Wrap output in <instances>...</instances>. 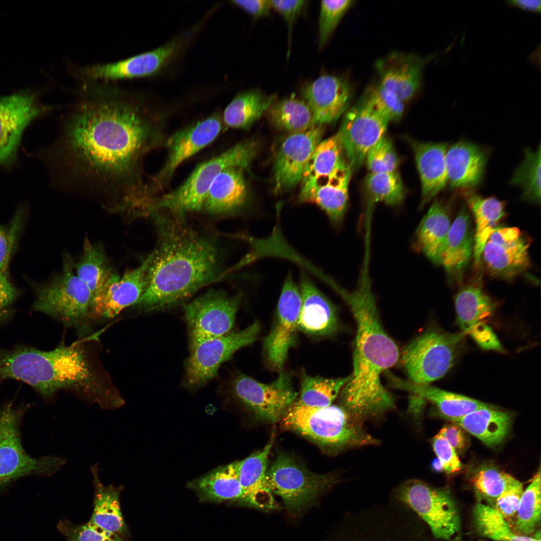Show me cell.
<instances>
[{
    "mask_svg": "<svg viewBox=\"0 0 541 541\" xmlns=\"http://www.w3.org/2000/svg\"><path fill=\"white\" fill-rule=\"evenodd\" d=\"M140 108L117 97L87 100L39 156L64 188L110 198L129 210L140 200L139 166L150 132Z\"/></svg>",
    "mask_w": 541,
    "mask_h": 541,
    "instance_id": "1",
    "label": "cell"
},
{
    "mask_svg": "<svg viewBox=\"0 0 541 541\" xmlns=\"http://www.w3.org/2000/svg\"><path fill=\"white\" fill-rule=\"evenodd\" d=\"M151 213L157 240L148 255L147 288L135 304L146 311L181 301L222 276L212 237L192 228L184 215L161 210Z\"/></svg>",
    "mask_w": 541,
    "mask_h": 541,
    "instance_id": "2",
    "label": "cell"
},
{
    "mask_svg": "<svg viewBox=\"0 0 541 541\" xmlns=\"http://www.w3.org/2000/svg\"><path fill=\"white\" fill-rule=\"evenodd\" d=\"M335 289L349 306L357 325L354 370L340 391L341 399L343 407L361 421L394 407V400L382 385L381 375L397 362L399 350L381 324L368 268L362 269L354 291L338 286Z\"/></svg>",
    "mask_w": 541,
    "mask_h": 541,
    "instance_id": "3",
    "label": "cell"
},
{
    "mask_svg": "<svg viewBox=\"0 0 541 541\" xmlns=\"http://www.w3.org/2000/svg\"><path fill=\"white\" fill-rule=\"evenodd\" d=\"M283 417L288 428L333 450L380 443L343 406L312 407L294 402Z\"/></svg>",
    "mask_w": 541,
    "mask_h": 541,
    "instance_id": "4",
    "label": "cell"
},
{
    "mask_svg": "<svg viewBox=\"0 0 541 541\" xmlns=\"http://www.w3.org/2000/svg\"><path fill=\"white\" fill-rule=\"evenodd\" d=\"M71 373L70 359L62 345L48 351L24 346L0 349V381L14 379L23 381L44 398L62 390Z\"/></svg>",
    "mask_w": 541,
    "mask_h": 541,
    "instance_id": "5",
    "label": "cell"
},
{
    "mask_svg": "<svg viewBox=\"0 0 541 541\" xmlns=\"http://www.w3.org/2000/svg\"><path fill=\"white\" fill-rule=\"evenodd\" d=\"M257 150L256 142L244 141L200 163L181 185L154 201L151 212L161 210L184 215L186 213L201 210L209 188L218 174L231 167L246 168L255 156Z\"/></svg>",
    "mask_w": 541,
    "mask_h": 541,
    "instance_id": "6",
    "label": "cell"
},
{
    "mask_svg": "<svg viewBox=\"0 0 541 541\" xmlns=\"http://www.w3.org/2000/svg\"><path fill=\"white\" fill-rule=\"evenodd\" d=\"M25 408L8 403L0 409V491L21 477L52 476L66 464L64 457H34L24 449L20 424Z\"/></svg>",
    "mask_w": 541,
    "mask_h": 541,
    "instance_id": "7",
    "label": "cell"
},
{
    "mask_svg": "<svg viewBox=\"0 0 541 541\" xmlns=\"http://www.w3.org/2000/svg\"><path fill=\"white\" fill-rule=\"evenodd\" d=\"M32 310L43 313L67 326L84 325L91 317L90 292L74 272L70 256H64L63 269L51 281L34 287Z\"/></svg>",
    "mask_w": 541,
    "mask_h": 541,
    "instance_id": "8",
    "label": "cell"
},
{
    "mask_svg": "<svg viewBox=\"0 0 541 541\" xmlns=\"http://www.w3.org/2000/svg\"><path fill=\"white\" fill-rule=\"evenodd\" d=\"M393 500L412 510L436 538L456 540L461 530L459 512L448 489L433 487L421 480L410 479L395 489Z\"/></svg>",
    "mask_w": 541,
    "mask_h": 541,
    "instance_id": "9",
    "label": "cell"
},
{
    "mask_svg": "<svg viewBox=\"0 0 541 541\" xmlns=\"http://www.w3.org/2000/svg\"><path fill=\"white\" fill-rule=\"evenodd\" d=\"M465 334L431 329L412 341L404 350L400 360L409 381L428 385L442 378L454 365Z\"/></svg>",
    "mask_w": 541,
    "mask_h": 541,
    "instance_id": "10",
    "label": "cell"
},
{
    "mask_svg": "<svg viewBox=\"0 0 541 541\" xmlns=\"http://www.w3.org/2000/svg\"><path fill=\"white\" fill-rule=\"evenodd\" d=\"M265 479L272 492L281 497L293 511L308 506L338 481L332 474L311 471L284 453H279L268 466Z\"/></svg>",
    "mask_w": 541,
    "mask_h": 541,
    "instance_id": "11",
    "label": "cell"
},
{
    "mask_svg": "<svg viewBox=\"0 0 541 541\" xmlns=\"http://www.w3.org/2000/svg\"><path fill=\"white\" fill-rule=\"evenodd\" d=\"M240 298L210 291L184 306L190 352L207 340L229 333L234 325Z\"/></svg>",
    "mask_w": 541,
    "mask_h": 541,
    "instance_id": "12",
    "label": "cell"
},
{
    "mask_svg": "<svg viewBox=\"0 0 541 541\" xmlns=\"http://www.w3.org/2000/svg\"><path fill=\"white\" fill-rule=\"evenodd\" d=\"M274 381L263 383L244 374L230 381L231 396L260 420L274 423L283 416L295 402L297 393L291 377L282 373Z\"/></svg>",
    "mask_w": 541,
    "mask_h": 541,
    "instance_id": "13",
    "label": "cell"
},
{
    "mask_svg": "<svg viewBox=\"0 0 541 541\" xmlns=\"http://www.w3.org/2000/svg\"><path fill=\"white\" fill-rule=\"evenodd\" d=\"M260 330L254 321L245 329L207 340L190 352L185 364V385L198 389L215 378L224 362L239 349L253 343Z\"/></svg>",
    "mask_w": 541,
    "mask_h": 541,
    "instance_id": "14",
    "label": "cell"
},
{
    "mask_svg": "<svg viewBox=\"0 0 541 541\" xmlns=\"http://www.w3.org/2000/svg\"><path fill=\"white\" fill-rule=\"evenodd\" d=\"M389 122L363 98L347 112L337 133L352 170L363 163L369 150L385 135Z\"/></svg>",
    "mask_w": 541,
    "mask_h": 541,
    "instance_id": "15",
    "label": "cell"
},
{
    "mask_svg": "<svg viewBox=\"0 0 541 541\" xmlns=\"http://www.w3.org/2000/svg\"><path fill=\"white\" fill-rule=\"evenodd\" d=\"M291 273L286 277L278 303L273 328L263 342V351L269 366L281 371L289 351L295 342L301 306L300 289Z\"/></svg>",
    "mask_w": 541,
    "mask_h": 541,
    "instance_id": "16",
    "label": "cell"
},
{
    "mask_svg": "<svg viewBox=\"0 0 541 541\" xmlns=\"http://www.w3.org/2000/svg\"><path fill=\"white\" fill-rule=\"evenodd\" d=\"M529 245L518 228L497 226L487 239L481 257L492 276L512 279L528 268Z\"/></svg>",
    "mask_w": 541,
    "mask_h": 541,
    "instance_id": "17",
    "label": "cell"
},
{
    "mask_svg": "<svg viewBox=\"0 0 541 541\" xmlns=\"http://www.w3.org/2000/svg\"><path fill=\"white\" fill-rule=\"evenodd\" d=\"M324 132V125H316L302 132L290 133L282 142L274 160L275 193L291 189L301 181L306 164L321 141Z\"/></svg>",
    "mask_w": 541,
    "mask_h": 541,
    "instance_id": "18",
    "label": "cell"
},
{
    "mask_svg": "<svg viewBox=\"0 0 541 541\" xmlns=\"http://www.w3.org/2000/svg\"><path fill=\"white\" fill-rule=\"evenodd\" d=\"M43 112L44 108L32 95L0 98V165L9 166L15 162L25 129Z\"/></svg>",
    "mask_w": 541,
    "mask_h": 541,
    "instance_id": "19",
    "label": "cell"
},
{
    "mask_svg": "<svg viewBox=\"0 0 541 541\" xmlns=\"http://www.w3.org/2000/svg\"><path fill=\"white\" fill-rule=\"evenodd\" d=\"M187 36L177 38L160 47L115 63L88 67L83 75L91 80H117L151 76L159 72L181 49Z\"/></svg>",
    "mask_w": 541,
    "mask_h": 541,
    "instance_id": "20",
    "label": "cell"
},
{
    "mask_svg": "<svg viewBox=\"0 0 541 541\" xmlns=\"http://www.w3.org/2000/svg\"><path fill=\"white\" fill-rule=\"evenodd\" d=\"M149 258L122 277L113 273L101 296L93 303L91 317L112 319L123 310L135 305L148 284Z\"/></svg>",
    "mask_w": 541,
    "mask_h": 541,
    "instance_id": "21",
    "label": "cell"
},
{
    "mask_svg": "<svg viewBox=\"0 0 541 541\" xmlns=\"http://www.w3.org/2000/svg\"><path fill=\"white\" fill-rule=\"evenodd\" d=\"M352 169L347 162L330 175L301 183V202L316 204L335 225L343 221L348 206V187Z\"/></svg>",
    "mask_w": 541,
    "mask_h": 541,
    "instance_id": "22",
    "label": "cell"
},
{
    "mask_svg": "<svg viewBox=\"0 0 541 541\" xmlns=\"http://www.w3.org/2000/svg\"><path fill=\"white\" fill-rule=\"evenodd\" d=\"M302 94L315 124L324 125L337 120L345 112L351 102L353 90L345 79L325 75L306 85Z\"/></svg>",
    "mask_w": 541,
    "mask_h": 541,
    "instance_id": "23",
    "label": "cell"
},
{
    "mask_svg": "<svg viewBox=\"0 0 541 541\" xmlns=\"http://www.w3.org/2000/svg\"><path fill=\"white\" fill-rule=\"evenodd\" d=\"M222 124L216 114L174 133L167 141V157L157 180H168L183 161L211 143L219 134Z\"/></svg>",
    "mask_w": 541,
    "mask_h": 541,
    "instance_id": "24",
    "label": "cell"
},
{
    "mask_svg": "<svg viewBox=\"0 0 541 541\" xmlns=\"http://www.w3.org/2000/svg\"><path fill=\"white\" fill-rule=\"evenodd\" d=\"M434 55L422 57L413 54L393 52L377 61L379 84L404 102L411 99L419 88L425 65Z\"/></svg>",
    "mask_w": 541,
    "mask_h": 541,
    "instance_id": "25",
    "label": "cell"
},
{
    "mask_svg": "<svg viewBox=\"0 0 541 541\" xmlns=\"http://www.w3.org/2000/svg\"><path fill=\"white\" fill-rule=\"evenodd\" d=\"M488 157V150L468 141H459L448 146L445 160L450 189L458 191L480 185Z\"/></svg>",
    "mask_w": 541,
    "mask_h": 541,
    "instance_id": "26",
    "label": "cell"
},
{
    "mask_svg": "<svg viewBox=\"0 0 541 541\" xmlns=\"http://www.w3.org/2000/svg\"><path fill=\"white\" fill-rule=\"evenodd\" d=\"M274 439L273 435L262 449L236 461L239 482L243 491L240 504L263 510L277 508L273 493L265 479Z\"/></svg>",
    "mask_w": 541,
    "mask_h": 541,
    "instance_id": "27",
    "label": "cell"
},
{
    "mask_svg": "<svg viewBox=\"0 0 541 541\" xmlns=\"http://www.w3.org/2000/svg\"><path fill=\"white\" fill-rule=\"evenodd\" d=\"M300 291L301 306L298 329L316 336L332 333L337 326L336 309L305 273L301 276Z\"/></svg>",
    "mask_w": 541,
    "mask_h": 541,
    "instance_id": "28",
    "label": "cell"
},
{
    "mask_svg": "<svg viewBox=\"0 0 541 541\" xmlns=\"http://www.w3.org/2000/svg\"><path fill=\"white\" fill-rule=\"evenodd\" d=\"M387 377L393 387L406 390L411 394L410 406H423L424 401L427 400L435 404L440 413L453 422L476 410L491 406L479 400L429 385L414 384L389 373Z\"/></svg>",
    "mask_w": 541,
    "mask_h": 541,
    "instance_id": "29",
    "label": "cell"
},
{
    "mask_svg": "<svg viewBox=\"0 0 541 541\" xmlns=\"http://www.w3.org/2000/svg\"><path fill=\"white\" fill-rule=\"evenodd\" d=\"M97 464H93L91 467L94 496L93 510L89 521L123 539H127L130 532L120 506V495L123 486L105 485L100 479Z\"/></svg>",
    "mask_w": 541,
    "mask_h": 541,
    "instance_id": "30",
    "label": "cell"
},
{
    "mask_svg": "<svg viewBox=\"0 0 541 541\" xmlns=\"http://www.w3.org/2000/svg\"><path fill=\"white\" fill-rule=\"evenodd\" d=\"M474 234L470 215L466 207L462 206L451 225L440 264L450 278L460 279L473 254Z\"/></svg>",
    "mask_w": 541,
    "mask_h": 541,
    "instance_id": "31",
    "label": "cell"
},
{
    "mask_svg": "<svg viewBox=\"0 0 541 541\" xmlns=\"http://www.w3.org/2000/svg\"><path fill=\"white\" fill-rule=\"evenodd\" d=\"M422 189L421 205H425L448 184L445 142L412 143Z\"/></svg>",
    "mask_w": 541,
    "mask_h": 541,
    "instance_id": "32",
    "label": "cell"
},
{
    "mask_svg": "<svg viewBox=\"0 0 541 541\" xmlns=\"http://www.w3.org/2000/svg\"><path fill=\"white\" fill-rule=\"evenodd\" d=\"M186 486L201 502L240 504L243 497L236 461L219 466L188 482Z\"/></svg>",
    "mask_w": 541,
    "mask_h": 541,
    "instance_id": "33",
    "label": "cell"
},
{
    "mask_svg": "<svg viewBox=\"0 0 541 541\" xmlns=\"http://www.w3.org/2000/svg\"><path fill=\"white\" fill-rule=\"evenodd\" d=\"M244 170L231 167L218 174L209 188L204 203L203 208L208 212L229 213L244 206L248 197Z\"/></svg>",
    "mask_w": 541,
    "mask_h": 541,
    "instance_id": "34",
    "label": "cell"
},
{
    "mask_svg": "<svg viewBox=\"0 0 541 541\" xmlns=\"http://www.w3.org/2000/svg\"><path fill=\"white\" fill-rule=\"evenodd\" d=\"M450 205L449 202L434 201L416 232L418 248L436 264H440L442 253L451 225Z\"/></svg>",
    "mask_w": 541,
    "mask_h": 541,
    "instance_id": "35",
    "label": "cell"
},
{
    "mask_svg": "<svg viewBox=\"0 0 541 541\" xmlns=\"http://www.w3.org/2000/svg\"><path fill=\"white\" fill-rule=\"evenodd\" d=\"M472 211L475 221L473 256L478 266L484 245L497 224L505 214V203L494 196L484 197L474 189L458 191Z\"/></svg>",
    "mask_w": 541,
    "mask_h": 541,
    "instance_id": "36",
    "label": "cell"
},
{
    "mask_svg": "<svg viewBox=\"0 0 541 541\" xmlns=\"http://www.w3.org/2000/svg\"><path fill=\"white\" fill-rule=\"evenodd\" d=\"M488 446L500 444L510 429L511 417L508 412L492 406L473 411L454 421Z\"/></svg>",
    "mask_w": 541,
    "mask_h": 541,
    "instance_id": "37",
    "label": "cell"
},
{
    "mask_svg": "<svg viewBox=\"0 0 541 541\" xmlns=\"http://www.w3.org/2000/svg\"><path fill=\"white\" fill-rule=\"evenodd\" d=\"M74 268L77 276L90 292L92 307L103 292L114 273L100 244H93L86 238L83 253Z\"/></svg>",
    "mask_w": 541,
    "mask_h": 541,
    "instance_id": "38",
    "label": "cell"
},
{
    "mask_svg": "<svg viewBox=\"0 0 541 541\" xmlns=\"http://www.w3.org/2000/svg\"><path fill=\"white\" fill-rule=\"evenodd\" d=\"M457 324L467 334L474 326L484 323L493 314L495 303L480 285L462 287L454 299Z\"/></svg>",
    "mask_w": 541,
    "mask_h": 541,
    "instance_id": "39",
    "label": "cell"
},
{
    "mask_svg": "<svg viewBox=\"0 0 541 541\" xmlns=\"http://www.w3.org/2000/svg\"><path fill=\"white\" fill-rule=\"evenodd\" d=\"M275 98V95H266L258 89L240 93L225 108L224 123L230 128L247 129L267 111Z\"/></svg>",
    "mask_w": 541,
    "mask_h": 541,
    "instance_id": "40",
    "label": "cell"
},
{
    "mask_svg": "<svg viewBox=\"0 0 541 541\" xmlns=\"http://www.w3.org/2000/svg\"><path fill=\"white\" fill-rule=\"evenodd\" d=\"M267 111L274 126L291 133L302 132L316 125L308 105L294 95L274 103Z\"/></svg>",
    "mask_w": 541,
    "mask_h": 541,
    "instance_id": "41",
    "label": "cell"
},
{
    "mask_svg": "<svg viewBox=\"0 0 541 541\" xmlns=\"http://www.w3.org/2000/svg\"><path fill=\"white\" fill-rule=\"evenodd\" d=\"M338 133L321 141L309 158L301 183L315 181L330 175L346 162Z\"/></svg>",
    "mask_w": 541,
    "mask_h": 541,
    "instance_id": "42",
    "label": "cell"
},
{
    "mask_svg": "<svg viewBox=\"0 0 541 541\" xmlns=\"http://www.w3.org/2000/svg\"><path fill=\"white\" fill-rule=\"evenodd\" d=\"M473 517L477 531L484 537L495 541H540L539 531L533 537L517 533L491 505L477 503Z\"/></svg>",
    "mask_w": 541,
    "mask_h": 541,
    "instance_id": "43",
    "label": "cell"
},
{
    "mask_svg": "<svg viewBox=\"0 0 541 541\" xmlns=\"http://www.w3.org/2000/svg\"><path fill=\"white\" fill-rule=\"evenodd\" d=\"M350 378V376L328 379L304 374L301 379L300 396L297 402L309 406H329L332 405Z\"/></svg>",
    "mask_w": 541,
    "mask_h": 541,
    "instance_id": "44",
    "label": "cell"
},
{
    "mask_svg": "<svg viewBox=\"0 0 541 541\" xmlns=\"http://www.w3.org/2000/svg\"><path fill=\"white\" fill-rule=\"evenodd\" d=\"M509 184L519 186L521 198L536 204L540 203V145L535 151L526 148L524 159L514 171Z\"/></svg>",
    "mask_w": 541,
    "mask_h": 541,
    "instance_id": "45",
    "label": "cell"
},
{
    "mask_svg": "<svg viewBox=\"0 0 541 541\" xmlns=\"http://www.w3.org/2000/svg\"><path fill=\"white\" fill-rule=\"evenodd\" d=\"M540 471L534 476L520 498L513 529L518 534L529 536L534 532L540 520Z\"/></svg>",
    "mask_w": 541,
    "mask_h": 541,
    "instance_id": "46",
    "label": "cell"
},
{
    "mask_svg": "<svg viewBox=\"0 0 541 541\" xmlns=\"http://www.w3.org/2000/svg\"><path fill=\"white\" fill-rule=\"evenodd\" d=\"M366 192L371 203L382 202L391 206L401 204L405 188L398 172L369 173L365 179Z\"/></svg>",
    "mask_w": 541,
    "mask_h": 541,
    "instance_id": "47",
    "label": "cell"
},
{
    "mask_svg": "<svg viewBox=\"0 0 541 541\" xmlns=\"http://www.w3.org/2000/svg\"><path fill=\"white\" fill-rule=\"evenodd\" d=\"M517 481L509 474L490 466L480 467L471 477V482L477 492L493 502Z\"/></svg>",
    "mask_w": 541,
    "mask_h": 541,
    "instance_id": "48",
    "label": "cell"
},
{
    "mask_svg": "<svg viewBox=\"0 0 541 541\" xmlns=\"http://www.w3.org/2000/svg\"><path fill=\"white\" fill-rule=\"evenodd\" d=\"M363 98L389 122H396L402 116L404 102L380 84L369 88Z\"/></svg>",
    "mask_w": 541,
    "mask_h": 541,
    "instance_id": "49",
    "label": "cell"
},
{
    "mask_svg": "<svg viewBox=\"0 0 541 541\" xmlns=\"http://www.w3.org/2000/svg\"><path fill=\"white\" fill-rule=\"evenodd\" d=\"M351 0L322 1L319 20V47L329 40L343 16L352 6Z\"/></svg>",
    "mask_w": 541,
    "mask_h": 541,
    "instance_id": "50",
    "label": "cell"
},
{
    "mask_svg": "<svg viewBox=\"0 0 541 541\" xmlns=\"http://www.w3.org/2000/svg\"><path fill=\"white\" fill-rule=\"evenodd\" d=\"M57 528L66 541H128L93 524L89 521L74 524L66 519H61Z\"/></svg>",
    "mask_w": 541,
    "mask_h": 541,
    "instance_id": "51",
    "label": "cell"
},
{
    "mask_svg": "<svg viewBox=\"0 0 541 541\" xmlns=\"http://www.w3.org/2000/svg\"><path fill=\"white\" fill-rule=\"evenodd\" d=\"M25 218V210L21 208L8 226L0 224V272H8V265L16 250Z\"/></svg>",
    "mask_w": 541,
    "mask_h": 541,
    "instance_id": "52",
    "label": "cell"
},
{
    "mask_svg": "<svg viewBox=\"0 0 541 541\" xmlns=\"http://www.w3.org/2000/svg\"><path fill=\"white\" fill-rule=\"evenodd\" d=\"M365 160L370 173L396 171L398 159L391 141L384 135L368 151Z\"/></svg>",
    "mask_w": 541,
    "mask_h": 541,
    "instance_id": "53",
    "label": "cell"
},
{
    "mask_svg": "<svg viewBox=\"0 0 541 541\" xmlns=\"http://www.w3.org/2000/svg\"><path fill=\"white\" fill-rule=\"evenodd\" d=\"M523 492L522 484L517 480L496 499L492 506L512 527Z\"/></svg>",
    "mask_w": 541,
    "mask_h": 541,
    "instance_id": "54",
    "label": "cell"
},
{
    "mask_svg": "<svg viewBox=\"0 0 541 541\" xmlns=\"http://www.w3.org/2000/svg\"><path fill=\"white\" fill-rule=\"evenodd\" d=\"M433 450L447 473L459 471L462 467L456 451L439 433L432 439Z\"/></svg>",
    "mask_w": 541,
    "mask_h": 541,
    "instance_id": "55",
    "label": "cell"
},
{
    "mask_svg": "<svg viewBox=\"0 0 541 541\" xmlns=\"http://www.w3.org/2000/svg\"><path fill=\"white\" fill-rule=\"evenodd\" d=\"M21 294V290L9 280L8 272H0V320L7 318L12 313V306Z\"/></svg>",
    "mask_w": 541,
    "mask_h": 541,
    "instance_id": "56",
    "label": "cell"
},
{
    "mask_svg": "<svg viewBox=\"0 0 541 541\" xmlns=\"http://www.w3.org/2000/svg\"><path fill=\"white\" fill-rule=\"evenodd\" d=\"M467 333L482 349L500 352L503 350L495 334L484 323L473 326Z\"/></svg>",
    "mask_w": 541,
    "mask_h": 541,
    "instance_id": "57",
    "label": "cell"
},
{
    "mask_svg": "<svg viewBox=\"0 0 541 541\" xmlns=\"http://www.w3.org/2000/svg\"><path fill=\"white\" fill-rule=\"evenodd\" d=\"M272 8L278 11L284 18L288 25L289 37L293 24L307 4V1L302 0L270 1Z\"/></svg>",
    "mask_w": 541,
    "mask_h": 541,
    "instance_id": "58",
    "label": "cell"
},
{
    "mask_svg": "<svg viewBox=\"0 0 541 541\" xmlns=\"http://www.w3.org/2000/svg\"><path fill=\"white\" fill-rule=\"evenodd\" d=\"M456 451L463 449L466 445V438L463 429L457 424L444 426L438 432Z\"/></svg>",
    "mask_w": 541,
    "mask_h": 541,
    "instance_id": "59",
    "label": "cell"
},
{
    "mask_svg": "<svg viewBox=\"0 0 541 541\" xmlns=\"http://www.w3.org/2000/svg\"><path fill=\"white\" fill-rule=\"evenodd\" d=\"M231 3L243 9L254 18L268 16L272 8L270 1L267 0H235L231 1Z\"/></svg>",
    "mask_w": 541,
    "mask_h": 541,
    "instance_id": "60",
    "label": "cell"
},
{
    "mask_svg": "<svg viewBox=\"0 0 541 541\" xmlns=\"http://www.w3.org/2000/svg\"><path fill=\"white\" fill-rule=\"evenodd\" d=\"M510 6L540 14L541 1L540 0H510L506 2Z\"/></svg>",
    "mask_w": 541,
    "mask_h": 541,
    "instance_id": "61",
    "label": "cell"
},
{
    "mask_svg": "<svg viewBox=\"0 0 541 541\" xmlns=\"http://www.w3.org/2000/svg\"><path fill=\"white\" fill-rule=\"evenodd\" d=\"M338 541H376L374 539L366 535L358 533L353 532L345 536Z\"/></svg>",
    "mask_w": 541,
    "mask_h": 541,
    "instance_id": "62",
    "label": "cell"
},
{
    "mask_svg": "<svg viewBox=\"0 0 541 541\" xmlns=\"http://www.w3.org/2000/svg\"><path fill=\"white\" fill-rule=\"evenodd\" d=\"M432 466L433 468L436 471H441L443 470L442 465L438 458H436L432 461Z\"/></svg>",
    "mask_w": 541,
    "mask_h": 541,
    "instance_id": "63",
    "label": "cell"
}]
</instances>
